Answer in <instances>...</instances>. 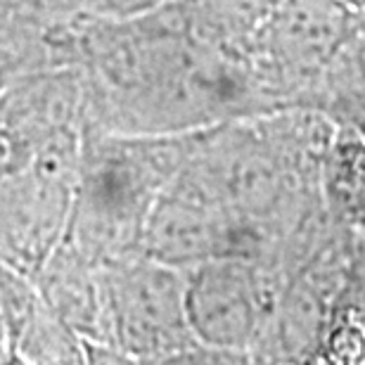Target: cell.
Listing matches in <instances>:
<instances>
[{
  "label": "cell",
  "instance_id": "cell-1",
  "mask_svg": "<svg viewBox=\"0 0 365 365\" xmlns=\"http://www.w3.org/2000/svg\"><path fill=\"white\" fill-rule=\"evenodd\" d=\"M57 67L83 81V123L114 133H185L275 105L247 57L200 24L192 0L133 17L55 21Z\"/></svg>",
  "mask_w": 365,
  "mask_h": 365
},
{
  "label": "cell",
  "instance_id": "cell-2",
  "mask_svg": "<svg viewBox=\"0 0 365 365\" xmlns=\"http://www.w3.org/2000/svg\"><path fill=\"white\" fill-rule=\"evenodd\" d=\"M334 123L287 107L195 130L173 185L225 214L247 259L292 273L325 228L320 162Z\"/></svg>",
  "mask_w": 365,
  "mask_h": 365
},
{
  "label": "cell",
  "instance_id": "cell-3",
  "mask_svg": "<svg viewBox=\"0 0 365 365\" xmlns=\"http://www.w3.org/2000/svg\"><path fill=\"white\" fill-rule=\"evenodd\" d=\"M185 133H114L83 123L64 242L95 264L140 252L148 218L192 150Z\"/></svg>",
  "mask_w": 365,
  "mask_h": 365
},
{
  "label": "cell",
  "instance_id": "cell-4",
  "mask_svg": "<svg viewBox=\"0 0 365 365\" xmlns=\"http://www.w3.org/2000/svg\"><path fill=\"white\" fill-rule=\"evenodd\" d=\"M107 344L128 363H240L197 341L185 313V273L148 257L123 254L100 264Z\"/></svg>",
  "mask_w": 365,
  "mask_h": 365
},
{
  "label": "cell",
  "instance_id": "cell-5",
  "mask_svg": "<svg viewBox=\"0 0 365 365\" xmlns=\"http://www.w3.org/2000/svg\"><path fill=\"white\" fill-rule=\"evenodd\" d=\"M359 17L344 0H277L250 50L254 74L275 109L306 107Z\"/></svg>",
  "mask_w": 365,
  "mask_h": 365
},
{
  "label": "cell",
  "instance_id": "cell-6",
  "mask_svg": "<svg viewBox=\"0 0 365 365\" xmlns=\"http://www.w3.org/2000/svg\"><path fill=\"white\" fill-rule=\"evenodd\" d=\"M185 313L197 341L252 363L287 273L252 259H211L185 268Z\"/></svg>",
  "mask_w": 365,
  "mask_h": 365
},
{
  "label": "cell",
  "instance_id": "cell-7",
  "mask_svg": "<svg viewBox=\"0 0 365 365\" xmlns=\"http://www.w3.org/2000/svg\"><path fill=\"white\" fill-rule=\"evenodd\" d=\"M320 200L334 223L365 230V135L349 123L332 128L320 162Z\"/></svg>",
  "mask_w": 365,
  "mask_h": 365
},
{
  "label": "cell",
  "instance_id": "cell-8",
  "mask_svg": "<svg viewBox=\"0 0 365 365\" xmlns=\"http://www.w3.org/2000/svg\"><path fill=\"white\" fill-rule=\"evenodd\" d=\"M55 19L69 17H133L169 0H34Z\"/></svg>",
  "mask_w": 365,
  "mask_h": 365
},
{
  "label": "cell",
  "instance_id": "cell-9",
  "mask_svg": "<svg viewBox=\"0 0 365 365\" xmlns=\"http://www.w3.org/2000/svg\"><path fill=\"white\" fill-rule=\"evenodd\" d=\"M344 3H346L349 7H354L356 12H361L363 17H365V0H344Z\"/></svg>",
  "mask_w": 365,
  "mask_h": 365
}]
</instances>
